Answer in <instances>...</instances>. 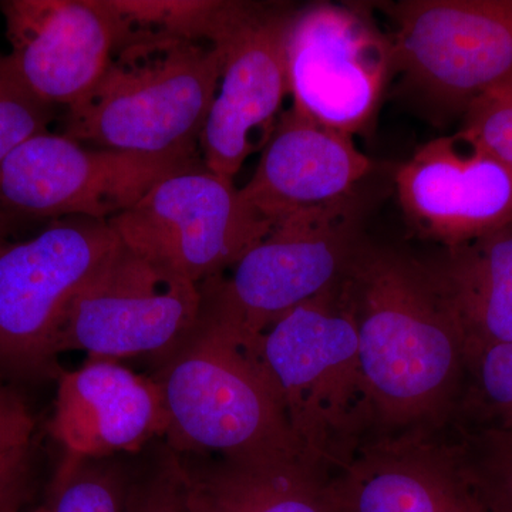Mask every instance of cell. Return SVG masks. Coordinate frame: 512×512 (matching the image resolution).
<instances>
[{
  "label": "cell",
  "instance_id": "603a6c76",
  "mask_svg": "<svg viewBox=\"0 0 512 512\" xmlns=\"http://www.w3.org/2000/svg\"><path fill=\"white\" fill-rule=\"evenodd\" d=\"M450 420L512 426V343L485 349L467 360L463 394Z\"/></svg>",
  "mask_w": 512,
  "mask_h": 512
},
{
  "label": "cell",
  "instance_id": "7402d4cb",
  "mask_svg": "<svg viewBox=\"0 0 512 512\" xmlns=\"http://www.w3.org/2000/svg\"><path fill=\"white\" fill-rule=\"evenodd\" d=\"M136 456V454H134ZM133 456L66 454L52 487L50 512H124Z\"/></svg>",
  "mask_w": 512,
  "mask_h": 512
},
{
  "label": "cell",
  "instance_id": "d6986e66",
  "mask_svg": "<svg viewBox=\"0 0 512 512\" xmlns=\"http://www.w3.org/2000/svg\"><path fill=\"white\" fill-rule=\"evenodd\" d=\"M431 271L463 333L467 360L512 343V224L446 249Z\"/></svg>",
  "mask_w": 512,
  "mask_h": 512
},
{
  "label": "cell",
  "instance_id": "5bb4252c",
  "mask_svg": "<svg viewBox=\"0 0 512 512\" xmlns=\"http://www.w3.org/2000/svg\"><path fill=\"white\" fill-rule=\"evenodd\" d=\"M10 59L30 90L70 109L109 66L120 37L110 0H5Z\"/></svg>",
  "mask_w": 512,
  "mask_h": 512
},
{
  "label": "cell",
  "instance_id": "5b68a950",
  "mask_svg": "<svg viewBox=\"0 0 512 512\" xmlns=\"http://www.w3.org/2000/svg\"><path fill=\"white\" fill-rule=\"evenodd\" d=\"M120 248L110 222L70 217L0 252V377L59 379L57 339L67 311Z\"/></svg>",
  "mask_w": 512,
  "mask_h": 512
},
{
  "label": "cell",
  "instance_id": "e0dca14e",
  "mask_svg": "<svg viewBox=\"0 0 512 512\" xmlns=\"http://www.w3.org/2000/svg\"><path fill=\"white\" fill-rule=\"evenodd\" d=\"M372 168L353 137L291 107L282 113L241 192L262 217L275 224L296 212L348 200Z\"/></svg>",
  "mask_w": 512,
  "mask_h": 512
},
{
  "label": "cell",
  "instance_id": "9c48e42d",
  "mask_svg": "<svg viewBox=\"0 0 512 512\" xmlns=\"http://www.w3.org/2000/svg\"><path fill=\"white\" fill-rule=\"evenodd\" d=\"M390 15L394 73L441 116L512 76V0H404Z\"/></svg>",
  "mask_w": 512,
  "mask_h": 512
},
{
  "label": "cell",
  "instance_id": "277c9868",
  "mask_svg": "<svg viewBox=\"0 0 512 512\" xmlns=\"http://www.w3.org/2000/svg\"><path fill=\"white\" fill-rule=\"evenodd\" d=\"M258 348L303 457L329 476L348 466L375 420L346 275L276 320Z\"/></svg>",
  "mask_w": 512,
  "mask_h": 512
},
{
  "label": "cell",
  "instance_id": "7c38bea8",
  "mask_svg": "<svg viewBox=\"0 0 512 512\" xmlns=\"http://www.w3.org/2000/svg\"><path fill=\"white\" fill-rule=\"evenodd\" d=\"M200 311V286L164 275L121 244L70 305L57 350H82L89 359H151L177 345Z\"/></svg>",
  "mask_w": 512,
  "mask_h": 512
},
{
  "label": "cell",
  "instance_id": "f1b7e54d",
  "mask_svg": "<svg viewBox=\"0 0 512 512\" xmlns=\"http://www.w3.org/2000/svg\"><path fill=\"white\" fill-rule=\"evenodd\" d=\"M18 222L10 220L6 215L0 214V252L12 244V235L19 231Z\"/></svg>",
  "mask_w": 512,
  "mask_h": 512
},
{
  "label": "cell",
  "instance_id": "f546056e",
  "mask_svg": "<svg viewBox=\"0 0 512 512\" xmlns=\"http://www.w3.org/2000/svg\"><path fill=\"white\" fill-rule=\"evenodd\" d=\"M32 512H50V508L49 507L37 508V510L32 511Z\"/></svg>",
  "mask_w": 512,
  "mask_h": 512
},
{
  "label": "cell",
  "instance_id": "3957f363",
  "mask_svg": "<svg viewBox=\"0 0 512 512\" xmlns=\"http://www.w3.org/2000/svg\"><path fill=\"white\" fill-rule=\"evenodd\" d=\"M222 60L211 42L121 35L99 83L66 109L63 136L150 156L200 154Z\"/></svg>",
  "mask_w": 512,
  "mask_h": 512
},
{
  "label": "cell",
  "instance_id": "484cf974",
  "mask_svg": "<svg viewBox=\"0 0 512 512\" xmlns=\"http://www.w3.org/2000/svg\"><path fill=\"white\" fill-rule=\"evenodd\" d=\"M461 130L512 170V76L468 107Z\"/></svg>",
  "mask_w": 512,
  "mask_h": 512
},
{
  "label": "cell",
  "instance_id": "ffe728a7",
  "mask_svg": "<svg viewBox=\"0 0 512 512\" xmlns=\"http://www.w3.org/2000/svg\"><path fill=\"white\" fill-rule=\"evenodd\" d=\"M436 431L478 512H512V426L448 420Z\"/></svg>",
  "mask_w": 512,
  "mask_h": 512
},
{
  "label": "cell",
  "instance_id": "4fadbf2b",
  "mask_svg": "<svg viewBox=\"0 0 512 512\" xmlns=\"http://www.w3.org/2000/svg\"><path fill=\"white\" fill-rule=\"evenodd\" d=\"M410 227L451 249L512 224V170L463 130L420 147L394 175Z\"/></svg>",
  "mask_w": 512,
  "mask_h": 512
},
{
  "label": "cell",
  "instance_id": "9a60e30c",
  "mask_svg": "<svg viewBox=\"0 0 512 512\" xmlns=\"http://www.w3.org/2000/svg\"><path fill=\"white\" fill-rule=\"evenodd\" d=\"M168 416L163 393L151 376L137 375L117 360L87 359L57 379L50 431L79 457L134 456L164 440Z\"/></svg>",
  "mask_w": 512,
  "mask_h": 512
},
{
  "label": "cell",
  "instance_id": "2e32d148",
  "mask_svg": "<svg viewBox=\"0 0 512 512\" xmlns=\"http://www.w3.org/2000/svg\"><path fill=\"white\" fill-rule=\"evenodd\" d=\"M328 491L336 512H478L434 429L375 434Z\"/></svg>",
  "mask_w": 512,
  "mask_h": 512
},
{
  "label": "cell",
  "instance_id": "8fae6325",
  "mask_svg": "<svg viewBox=\"0 0 512 512\" xmlns=\"http://www.w3.org/2000/svg\"><path fill=\"white\" fill-rule=\"evenodd\" d=\"M295 9L249 2L215 45L222 50L217 94L202 127L208 170L234 180L249 156L264 150L289 96L286 35Z\"/></svg>",
  "mask_w": 512,
  "mask_h": 512
},
{
  "label": "cell",
  "instance_id": "52a82bcc",
  "mask_svg": "<svg viewBox=\"0 0 512 512\" xmlns=\"http://www.w3.org/2000/svg\"><path fill=\"white\" fill-rule=\"evenodd\" d=\"M109 222L133 254L197 286L232 268L274 225L205 164L168 175Z\"/></svg>",
  "mask_w": 512,
  "mask_h": 512
},
{
  "label": "cell",
  "instance_id": "cb8c5ba5",
  "mask_svg": "<svg viewBox=\"0 0 512 512\" xmlns=\"http://www.w3.org/2000/svg\"><path fill=\"white\" fill-rule=\"evenodd\" d=\"M124 512H190L180 456L164 440L133 456Z\"/></svg>",
  "mask_w": 512,
  "mask_h": 512
},
{
  "label": "cell",
  "instance_id": "7a4b0ae2",
  "mask_svg": "<svg viewBox=\"0 0 512 512\" xmlns=\"http://www.w3.org/2000/svg\"><path fill=\"white\" fill-rule=\"evenodd\" d=\"M258 339L242 338L201 309L177 345L151 357L167 409L164 441L177 453L303 456Z\"/></svg>",
  "mask_w": 512,
  "mask_h": 512
},
{
  "label": "cell",
  "instance_id": "8992f818",
  "mask_svg": "<svg viewBox=\"0 0 512 512\" xmlns=\"http://www.w3.org/2000/svg\"><path fill=\"white\" fill-rule=\"evenodd\" d=\"M356 195L272 225L232 266L200 285L201 309L247 339L339 282L359 251Z\"/></svg>",
  "mask_w": 512,
  "mask_h": 512
},
{
  "label": "cell",
  "instance_id": "30bf717a",
  "mask_svg": "<svg viewBox=\"0 0 512 512\" xmlns=\"http://www.w3.org/2000/svg\"><path fill=\"white\" fill-rule=\"evenodd\" d=\"M286 64L292 109L353 137L375 117L394 73L393 42L362 10L315 3L293 12Z\"/></svg>",
  "mask_w": 512,
  "mask_h": 512
},
{
  "label": "cell",
  "instance_id": "83f0119b",
  "mask_svg": "<svg viewBox=\"0 0 512 512\" xmlns=\"http://www.w3.org/2000/svg\"><path fill=\"white\" fill-rule=\"evenodd\" d=\"M30 468L0 477V512H20L29 493Z\"/></svg>",
  "mask_w": 512,
  "mask_h": 512
},
{
  "label": "cell",
  "instance_id": "ba28073f",
  "mask_svg": "<svg viewBox=\"0 0 512 512\" xmlns=\"http://www.w3.org/2000/svg\"><path fill=\"white\" fill-rule=\"evenodd\" d=\"M200 164V154L87 147L47 131L20 144L0 165V214L19 225L70 217L109 222L168 175Z\"/></svg>",
  "mask_w": 512,
  "mask_h": 512
},
{
  "label": "cell",
  "instance_id": "ac0fdd59",
  "mask_svg": "<svg viewBox=\"0 0 512 512\" xmlns=\"http://www.w3.org/2000/svg\"><path fill=\"white\" fill-rule=\"evenodd\" d=\"M178 456L190 512H336L329 474L303 456Z\"/></svg>",
  "mask_w": 512,
  "mask_h": 512
},
{
  "label": "cell",
  "instance_id": "4316f807",
  "mask_svg": "<svg viewBox=\"0 0 512 512\" xmlns=\"http://www.w3.org/2000/svg\"><path fill=\"white\" fill-rule=\"evenodd\" d=\"M35 420L28 404L0 377V477L30 468Z\"/></svg>",
  "mask_w": 512,
  "mask_h": 512
},
{
  "label": "cell",
  "instance_id": "44dd1931",
  "mask_svg": "<svg viewBox=\"0 0 512 512\" xmlns=\"http://www.w3.org/2000/svg\"><path fill=\"white\" fill-rule=\"evenodd\" d=\"M121 35H153L217 43L249 2L231 0H110Z\"/></svg>",
  "mask_w": 512,
  "mask_h": 512
},
{
  "label": "cell",
  "instance_id": "d4e9b609",
  "mask_svg": "<svg viewBox=\"0 0 512 512\" xmlns=\"http://www.w3.org/2000/svg\"><path fill=\"white\" fill-rule=\"evenodd\" d=\"M55 110L23 82L10 56L0 53V165L20 144L47 133Z\"/></svg>",
  "mask_w": 512,
  "mask_h": 512
},
{
  "label": "cell",
  "instance_id": "6da1fadb",
  "mask_svg": "<svg viewBox=\"0 0 512 512\" xmlns=\"http://www.w3.org/2000/svg\"><path fill=\"white\" fill-rule=\"evenodd\" d=\"M346 281L375 434L443 426L463 394L467 353L431 266L359 248Z\"/></svg>",
  "mask_w": 512,
  "mask_h": 512
}]
</instances>
